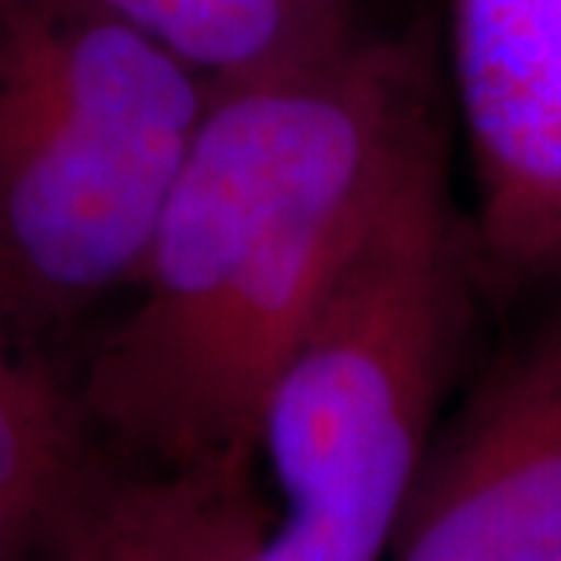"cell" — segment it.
Wrapping results in <instances>:
<instances>
[{
    "mask_svg": "<svg viewBox=\"0 0 561 561\" xmlns=\"http://www.w3.org/2000/svg\"><path fill=\"white\" fill-rule=\"evenodd\" d=\"M431 55L416 33L351 30L277 70L211 81L128 310L73 383L121 459H260L280 365L442 117Z\"/></svg>",
    "mask_w": 561,
    "mask_h": 561,
    "instance_id": "cell-1",
    "label": "cell"
},
{
    "mask_svg": "<svg viewBox=\"0 0 561 561\" xmlns=\"http://www.w3.org/2000/svg\"><path fill=\"white\" fill-rule=\"evenodd\" d=\"M448 153H412L260 416L277 500L249 561H387L442 426L474 291Z\"/></svg>",
    "mask_w": 561,
    "mask_h": 561,
    "instance_id": "cell-2",
    "label": "cell"
},
{
    "mask_svg": "<svg viewBox=\"0 0 561 561\" xmlns=\"http://www.w3.org/2000/svg\"><path fill=\"white\" fill-rule=\"evenodd\" d=\"M208 95L106 0H0V318L19 335L136 285Z\"/></svg>",
    "mask_w": 561,
    "mask_h": 561,
    "instance_id": "cell-3",
    "label": "cell"
},
{
    "mask_svg": "<svg viewBox=\"0 0 561 561\" xmlns=\"http://www.w3.org/2000/svg\"><path fill=\"white\" fill-rule=\"evenodd\" d=\"M387 561H561V291L437 426Z\"/></svg>",
    "mask_w": 561,
    "mask_h": 561,
    "instance_id": "cell-4",
    "label": "cell"
},
{
    "mask_svg": "<svg viewBox=\"0 0 561 561\" xmlns=\"http://www.w3.org/2000/svg\"><path fill=\"white\" fill-rule=\"evenodd\" d=\"M481 288L561 274V0H445Z\"/></svg>",
    "mask_w": 561,
    "mask_h": 561,
    "instance_id": "cell-5",
    "label": "cell"
},
{
    "mask_svg": "<svg viewBox=\"0 0 561 561\" xmlns=\"http://www.w3.org/2000/svg\"><path fill=\"white\" fill-rule=\"evenodd\" d=\"M121 463L77 387L0 318V561H51Z\"/></svg>",
    "mask_w": 561,
    "mask_h": 561,
    "instance_id": "cell-6",
    "label": "cell"
},
{
    "mask_svg": "<svg viewBox=\"0 0 561 561\" xmlns=\"http://www.w3.org/2000/svg\"><path fill=\"white\" fill-rule=\"evenodd\" d=\"M271 518L255 459L121 463L51 561H249Z\"/></svg>",
    "mask_w": 561,
    "mask_h": 561,
    "instance_id": "cell-7",
    "label": "cell"
},
{
    "mask_svg": "<svg viewBox=\"0 0 561 561\" xmlns=\"http://www.w3.org/2000/svg\"><path fill=\"white\" fill-rule=\"evenodd\" d=\"M205 73L238 81L329 48L354 30L340 0H106Z\"/></svg>",
    "mask_w": 561,
    "mask_h": 561,
    "instance_id": "cell-8",
    "label": "cell"
},
{
    "mask_svg": "<svg viewBox=\"0 0 561 561\" xmlns=\"http://www.w3.org/2000/svg\"><path fill=\"white\" fill-rule=\"evenodd\" d=\"M340 4H346V8H351V4H354V0H340Z\"/></svg>",
    "mask_w": 561,
    "mask_h": 561,
    "instance_id": "cell-9",
    "label": "cell"
}]
</instances>
